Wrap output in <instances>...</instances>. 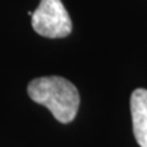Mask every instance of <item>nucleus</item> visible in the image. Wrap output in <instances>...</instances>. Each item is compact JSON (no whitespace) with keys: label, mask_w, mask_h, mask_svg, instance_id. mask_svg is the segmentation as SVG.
<instances>
[{"label":"nucleus","mask_w":147,"mask_h":147,"mask_svg":"<svg viewBox=\"0 0 147 147\" xmlns=\"http://www.w3.org/2000/svg\"><path fill=\"white\" fill-rule=\"evenodd\" d=\"M34 32L47 38H63L72 32V21L61 0H41L32 14Z\"/></svg>","instance_id":"obj_2"},{"label":"nucleus","mask_w":147,"mask_h":147,"mask_svg":"<svg viewBox=\"0 0 147 147\" xmlns=\"http://www.w3.org/2000/svg\"><path fill=\"white\" fill-rule=\"evenodd\" d=\"M29 97L52 112L57 121L67 124L75 119L79 109L78 89L61 76H42L33 79L27 86Z\"/></svg>","instance_id":"obj_1"},{"label":"nucleus","mask_w":147,"mask_h":147,"mask_svg":"<svg viewBox=\"0 0 147 147\" xmlns=\"http://www.w3.org/2000/svg\"><path fill=\"white\" fill-rule=\"evenodd\" d=\"M129 104L135 139L140 147H147V90H134Z\"/></svg>","instance_id":"obj_3"}]
</instances>
